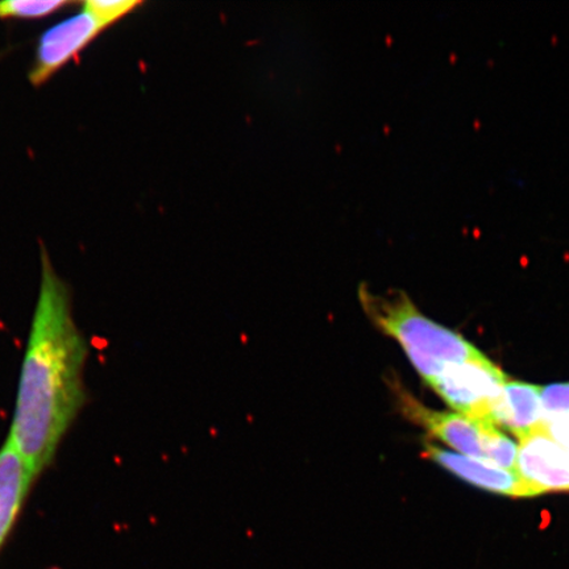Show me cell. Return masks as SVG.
<instances>
[{
	"label": "cell",
	"instance_id": "obj_1",
	"mask_svg": "<svg viewBox=\"0 0 569 569\" xmlns=\"http://www.w3.org/2000/svg\"><path fill=\"white\" fill-rule=\"evenodd\" d=\"M41 279L23 360L9 436L40 478L51 467L89 396L84 371L90 355L77 325L69 284L56 272L40 244Z\"/></svg>",
	"mask_w": 569,
	"mask_h": 569
},
{
	"label": "cell",
	"instance_id": "obj_2",
	"mask_svg": "<svg viewBox=\"0 0 569 569\" xmlns=\"http://www.w3.org/2000/svg\"><path fill=\"white\" fill-rule=\"evenodd\" d=\"M359 301L372 325L401 346L427 386L447 367L483 358L459 333L423 316L407 295L377 296L361 284Z\"/></svg>",
	"mask_w": 569,
	"mask_h": 569
},
{
	"label": "cell",
	"instance_id": "obj_3",
	"mask_svg": "<svg viewBox=\"0 0 569 569\" xmlns=\"http://www.w3.org/2000/svg\"><path fill=\"white\" fill-rule=\"evenodd\" d=\"M507 381L501 369L483 356L447 367L429 387L459 415L493 426V410Z\"/></svg>",
	"mask_w": 569,
	"mask_h": 569
},
{
	"label": "cell",
	"instance_id": "obj_4",
	"mask_svg": "<svg viewBox=\"0 0 569 569\" xmlns=\"http://www.w3.org/2000/svg\"><path fill=\"white\" fill-rule=\"evenodd\" d=\"M391 390H395L398 409L409 421L421 426L431 437L450 446L460 455L486 461L487 439L495 426L473 421L459 412L427 408L398 381H391Z\"/></svg>",
	"mask_w": 569,
	"mask_h": 569
},
{
	"label": "cell",
	"instance_id": "obj_5",
	"mask_svg": "<svg viewBox=\"0 0 569 569\" xmlns=\"http://www.w3.org/2000/svg\"><path fill=\"white\" fill-rule=\"evenodd\" d=\"M102 32V27L84 11L48 28L40 36L28 80L34 88L41 87L77 59Z\"/></svg>",
	"mask_w": 569,
	"mask_h": 569
},
{
	"label": "cell",
	"instance_id": "obj_6",
	"mask_svg": "<svg viewBox=\"0 0 569 569\" xmlns=\"http://www.w3.org/2000/svg\"><path fill=\"white\" fill-rule=\"evenodd\" d=\"M516 472L538 496L569 492V457L542 429L519 440Z\"/></svg>",
	"mask_w": 569,
	"mask_h": 569
},
{
	"label": "cell",
	"instance_id": "obj_7",
	"mask_svg": "<svg viewBox=\"0 0 569 569\" xmlns=\"http://www.w3.org/2000/svg\"><path fill=\"white\" fill-rule=\"evenodd\" d=\"M422 453L425 458L437 462L446 471L471 486L487 490V492L517 498L538 496L515 471H508V469L466 457V455L443 450V448L429 442H425Z\"/></svg>",
	"mask_w": 569,
	"mask_h": 569
},
{
	"label": "cell",
	"instance_id": "obj_8",
	"mask_svg": "<svg viewBox=\"0 0 569 569\" xmlns=\"http://www.w3.org/2000/svg\"><path fill=\"white\" fill-rule=\"evenodd\" d=\"M38 479L17 448L6 438L0 447V553L17 529Z\"/></svg>",
	"mask_w": 569,
	"mask_h": 569
},
{
	"label": "cell",
	"instance_id": "obj_9",
	"mask_svg": "<svg viewBox=\"0 0 569 569\" xmlns=\"http://www.w3.org/2000/svg\"><path fill=\"white\" fill-rule=\"evenodd\" d=\"M542 388L507 381L493 410V426L503 427L519 440L543 427Z\"/></svg>",
	"mask_w": 569,
	"mask_h": 569
},
{
	"label": "cell",
	"instance_id": "obj_10",
	"mask_svg": "<svg viewBox=\"0 0 569 569\" xmlns=\"http://www.w3.org/2000/svg\"><path fill=\"white\" fill-rule=\"evenodd\" d=\"M73 4L69 0H7L0 2V19H42Z\"/></svg>",
	"mask_w": 569,
	"mask_h": 569
},
{
	"label": "cell",
	"instance_id": "obj_11",
	"mask_svg": "<svg viewBox=\"0 0 569 569\" xmlns=\"http://www.w3.org/2000/svg\"><path fill=\"white\" fill-rule=\"evenodd\" d=\"M141 4L140 0H89L82 4V11L88 12L104 31L130 16Z\"/></svg>",
	"mask_w": 569,
	"mask_h": 569
},
{
	"label": "cell",
	"instance_id": "obj_12",
	"mask_svg": "<svg viewBox=\"0 0 569 569\" xmlns=\"http://www.w3.org/2000/svg\"><path fill=\"white\" fill-rule=\"evenodd\" d=\"M543 426L553 422L569 423V382L542 388Z\"/></svg>",
	"mask_w": 569,
	"mask_h": 569
},
{
	"label": "cell",
	"instance_id": "obj_13",
	"mask_svg": "<svg viewBox=\"0 0 569 569\" xmlns=\"http://www.w3.org/2000/svg\"><path fill=\"white\" fill-rule=\"evenodd\" d=\"M546 430L549 431L550 436L557 440V442L565 448L569 457V423L567 422H553L545 425Z\"/></svg>",
	"mask_w": 569,
	"mask_h": 569
}]
</instances>
